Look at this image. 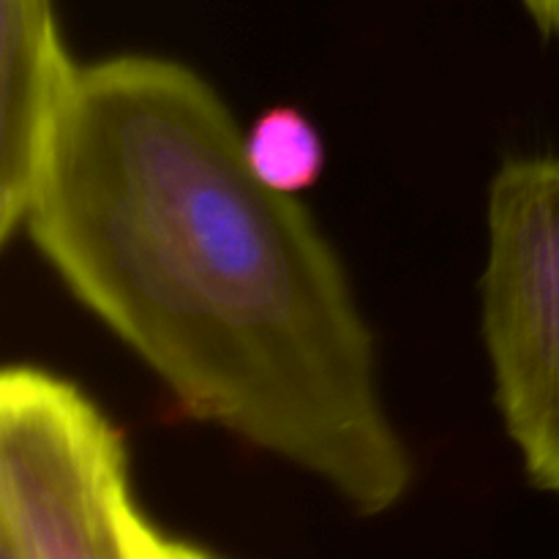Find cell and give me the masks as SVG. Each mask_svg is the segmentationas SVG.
<instances>
[{"label": "cell", "instance_id": "obj_8", "mask_svg": "<svg viewBox=\"0 0 559 559\" xmlns=\"http://www.w3.org/2000/svg\"><path fill=\"white\" fill-rule=\"evenodd\" d=\"M0 559H9V557H3V555H0Z\"/></svg>", "mask_w": 559, "mask_h": 559}, {"label": "cell", "instance_id": "obj_7", "mask_svg": "<svg viewBox=\"0 0 559 559\" xmlns=\"http://www.w3.org/2000/svg\"><path fill=\"white\" fill-rule=\"evenodd\" d=\"M544 38L559 41V0H519Z\"/></svg>", "mask_w": 559, "mask_h": 559}, {"label": "cell", "instance_id": "obj_2", "mask_svg": "<svg viewBox=\"0 0 559 559\" xmlns=\"http://www.w3.org/2000/svg\"><path fill=\"white\" fill-rule=\"evenodd\" d=\"M136 511L123 435L74 382L0 374V555L131 559Z\"/></svg>", "mask_w": 559, "mask_h": 559}, {"label": "cell", "instance_id": "obj_5", "mask_svg": "<svg viewBox=\"0 0 559 559\" xmlns=\"http://www.w3.org/2000/svg\"><path fill=\"white\" fill-rule=\"evenodd\" d=\"M251 173L273 191L300 194L325 173V142L298 107L278 104L262 112L243 134Z\"/></svg>", "mask_w": 559, "mask_h": 559}, {"label": "cell", "instance_id": "obj_4", "mask_svg": "<svg viewBox=\"0 0 559 559\" xmlns=\"http://www.w3.org/2000/svg\"><path fill=\"white\" fill-rule=\"evenodd\" d=\"M52 0H0V240L22 229L55 123L74 87Z\"/></svg>", "mask_w": 559, "mask_h": 559}, {"label": "cell", "instance_id": "obj_6", "mask_svg": "<svg viewBox=\"0 0 559 559\" xmlns=\"http://www.w3.org/2000/svg\"><path fill=\"white\" fill-rule=\"evenodd\" d=\"M129 538L131 559H216L207 555V551L197 549V546L167 538L164 533H158V530L142 516L140 508H136L134 516H131Z\"/></svg>", "mask_w": 559, "mask_h": 559}, {"label": "cell", "instance_id": "obj_1", "mask_svg": "<svg viewBox=\"0 0 559 559\" xmlns=\"http://www.w3.org/2000/svg\"><path fill=\"white\" fill-rule=\"evenodd\" d=\"M22 229L178 409L314 475L360 516L393 511L413 456L331 240L251 173L191 66H80Z\"/></svg>", "mask_w": 559, "mask_h": 559}, {"label": "cell", "instance_id": "obj_3", "mask_svg": "<svg viewBox=\"0 0 559 559\" xmlns=\"http://www.w3.org/2000/svg\"><path fill=\"white\" fill-rule=\"evenodd\" d=\"M480 333L524 475L559 497V153L508 158L489 186Z\"/></svg>", "mask_w": 559, "mask_h": 559}]
</instances>
